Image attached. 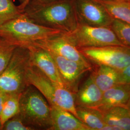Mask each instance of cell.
Segmentation results:
<instances>
[{
    "label": "cell",
    "mask_w": 130,
    "mask_h": 130,
    "mask_svg": "<svg viewBox=\"0 0 130 130\" xmlns=\"http://www.w3.org/2000/svg\"><path fill=\"white\" fill-rule=\"evenodd\" d=\"M56 1H58V0H30L28 3V4H29L31 5H39V4L50 3V2Z\"/></svg>",
    "instance_id": "484cf974"
},
{
    "label": "cell",
    "mask_w": 130,
    "mask_h": 130,
    "mask_svg": "<svg viewBox=\"0 0 130 130\" xmlns=\"http://www.w3.org/2000/svg\"><path fill=\"white\" fill-rule=\"evenodd\" d=\"M107 10L113 19L130 24V1L96 0Z\"/></svg>",
    "instance_id": "2e32d148"
},
{
    "label": "cell",
    "mask_w": 130,
    "mask_h": 130,
    "mask_svg": "<svg viewBox=\"0 0 130 130\" xmlns=\"http://www.w3.org/2000/svg\"><path fill=\"white\" fill-rule=\"evenodd\" d=\"M29 1L30 0H26L24 3L19 5V7L20 8V9H21L22 11L23 12V10L24 9V8H25V7L26 6V5L28 4V3L29 2Z\"/></svg>",
    "instance_id": "83f0119b"
},
{
    "label": "cell",
    "mask_w": 130,
    "mask_h": 130,
    "mask_svg": "<svg viewBox=\"0 0 130 130\" xmlns=\"http://www.w3.org/2000/svg\"><path fill=\"white\" fill-rule=\"evenodd\" d=\"M66 34L78 49L110 45L125 46L109 27H94L79 24L74 31Z\"/></svg>",
    "instance_id": "8992f818"
},
{
    "label": "cell",
    "mask_w": 130,
    "mask_h": 130,
    "mask_svg": "<svg viewBox=\"0 0 130 130\" xmlns=\"http://www.w3.org/2000/svg\"><path fill=\"white\" fill-rule=\"evenodd\" d=\"M101 112L106 124L130 130V112L125 106L112 107Z\"/></svg>",
    "instance_id": "9a60e30c"
},
{
    "label": "cell",
    "mask_w": 130,
    "mask_h": 130,
    "mask_svg": "<svg viewBox=\"0 0 130 130\" xmlns=\"http://www.w3.org/2000/svg\"><path fill=\"white\" fill-rule=\"evenodd\" d=\"M29 66L28 48L17 47L7 67L0 75V91L7 94L22 93L28 86L26 73Z\"/></svg>",
    "instance_id": "5b68a950"
},
{
    "label": "cell",
    "mask_w": 130,
    "mask_h": 130,
    "mask_svg": "<svg viewBox=\"0 0 130 130\" xmlns=\"http://www.w3.org/2000/svg\"><path fill=\"white\" fill-rule=\"evenodd\" d=\"M21 93L8 94L0 115L2 127L5 122L19 113Z\"/></svg>",
    "instance_id": "d6986e66"
},
{
    "label": "cell",
    "mask_w": 130,
    "mask_h": 130,
    "mask_svg": "<svg viewBox=\"0 0 130 130\" xmlns=\"http://www.w3.org/2000/svg\"><path fill=\"white\" fill-rule=\"evenodd\" d=\"M8 94L0 91V115L2 111L4 104L7 98Z\"/></svg>",
    "instance_id": "d4e9b609"
},
{
    "label": "cell",
    "mask_w": 130,
    "mask_h": 130,
    "mask_svg": "<svg viewBox=\"0 0 130 130\" xmlns=\"http://www.w3.org/2000/svg\"><path fill=\"white\" fill-rule=\"evenodd\" d=\"M0 39H1V38H0Z\"/></svg>",
    "instance_id": "d6a6232c"
},
{
    "label": "cell",
    "mask_w": 130,
    "mask_h": 130,
    "mask_svg": "<svg viewBox=\"0 0 130 130\" xmlns=\"http://www.w3.org/2000/svg\"><path fill=\"white\" fill-rule=\"evenodd\" d=\"M92 76L95 83L104 92L118 84L119 70L106 65H99L97 71Z\"/></svg>",
    "instance_id": "e0dca14e"
},
{
    "label": "cell",
    "mask_w": 130,
    "mask_h": 130,
    "mask_svg": "<svg viewBox=\"0 0 130 130\" xmlns=\"http://www.w3.org/2000/svg\"><path fill=\"white\" fill-rule=\"evenodd\" d=\"M3 130H32L21 119L19 114L10 119L2 126Z\"/></svg>",
    "instance_id": "603a6c76"
},
{
    "label": "cell",
    "mask_w": 130,
    "mask_h": 130,
    "mask_svg": "<svg viewBox=\"0 0 130 130\" xmlns=\"http://www.w3.org/2000/svg\"><path fill=\"white\" fill-rule=\"evenodd\" d=\"M122 43L130 47V24L113 19L110 26Z\"/></svg>",
    "instance_id": "44dd1931"
},
{
    "label": "cell",
    "mask_w": 130,
    "mask_h": 130,
    "mask_svg": "<svg viewBox=\"0 0 130 130\" xmlns=\"http://www.w3.org/2000/svg\"><path fill=\"white\" fill-rule=\"evenodd\" d=\"M79 23L94 27H109L113 19L96 0H74Z\"/></svg>",
    "instance_id": "9c48e42d"
},
{
    "label": "cell",
    "mask_w": 130,
    "mask_h": 130,
    "mask_svg": "<svg viewBox=\"0 0 130 130\" xmlns=\"http://www.w3.org/2000/svg\"><path fill=\"white\" fill-rule=\"evenodd\" d=\"M130 98V84H117L103 92L102 98L96 108L101 111L116 106H125Z\"/></svg>",
    "instance_id": "5bb4252c"
},
{
    "label": "cell",
    "mask_w": 130,
    "mask_h": 130,
    "mask_svg": "<svg viewBox=\"0 0 130 130\" xmlns=\"http://www.w3.org/2000/svg\"><path fill=\"white\" fill-rule=\"evenodd\" d=\"M118 84H130V65L119 70Z\"/></svg>",
    "instance_id": "cb8c5ba5"
},
{
    "label": "cell",
    "mask_w": 130,
    "mask_h": 130,
    "mask_svg": "<svg viewBox=\"0 0 130 130\" xmlns=\"http://www.w3.org/2000/svg\"><path fill=\"white\" fill-rule=\"evenodd\" d=\"M23 12L12 0H0V26L18 17Z\"/></svg>",
    "instance_id": "ffe728a7"
},
{
    "label": "cell",
    "mask_w": 130,
    "mask_h": 130,
    "mask_svg": "<svg viewBox=\"0 0 130 130\" xmlns=\"http://www.w3.org/2000/svg\"><path fill=\"white\" fill-rule=\"evenodd\" d=\"M88 60L98 65H106L118 70L130 65V47L110 45L79 48Z\"/></svg>",
    "instance_id": "52a82bcc"
},
{
    "label": "cell",
    "mask_w": 130,
    "mask_h": 130,
    "mask_svg": "<svg viewBox=\"0 0 130 130\" xmlns=\"http://www.w3.org/2000/svg\"><path fill=\"white\" fill-rule=\"evenodd\" d=\"M50 107V130H91L70 112L57 107Z\"/></svg>",
    "instance_id": "7c38bea8"
},
{
    "label": "cell",
    "mask_w": 130,
    "mask_h": 130,
    "mask_svg": "<svg viewBox=\"0 0 130 130\" xmlns=\"http://www.w3.org/2000/svg\"><path fill=\"white\" fill-rule=\"evenodd\" d=\"M76 93L75 101L76 106L96 108L102 98L103 92L95 83L92 75Z\"/></svg>",
    "instance_id": "4fadbf2b"
},
{
    "label": "cell",
    "mask_w": 130,
    "mask_h": 130,
    "mask_svg": "<svg viewBox=\"0 0 130 130\" xmlns=\"http://www.w3.org/2000/svg\"><path fill=\"white\" fill-rule=\"evenodd\" d=\"M33 45L41 47L66 59L76 62L84 65L89 70L92 69V66L88 60L70 40L66 33H62L45 40L40 41Z\"/></svg>",
    "instance_id": "ba28073f"
},
{
    "label": "cell",
    "mask_w": 130,
    "mask_h": 130,
    "mask_svg": "<svg viewBox=\"0 0 130 130\" xmlns=\"http://www.w3.org/2000/svg\"><path fill=\"white\" fill-rule=\"evenodd\" d=\"M129 1H130V0H129Z\"/></svg>",
    "instance_id": "1f68e13d"
},
{
    "label": "cell",
    "mask_w": 130,
    "mask_h": 130,
    "mask_svg": "<svg viewBox=\"0 0 130 130\" xmlns=\"http://www.w3.org/2000/svg\"><path fill=\"white\" fill-rule=\"evenodd\" d=\"M27 47L29 52L30 66L37 68L52 82L65 86L50 52L36 45H30Z\"/></svg>",
    "instance_id": "8fae6325"
},
{
    "label": "cell",
    "mask_w": 130,
    "mask_h": 130,
    "mask_svg": "<svg viewBox=\"0 0 130 130\" xmlns=\"http://www.w3.org/2000/svg\"><path fill=\"white\" fill-rule=\"evenodd\" d=\"M62 33L34 22L24 12L0 26V38L18 46L27 47Z\"/></svg>",
    "instance_id": "7a4b0ae2"
},
{
    "label": "cell",
    "mask_w": 130,
    "mask_h": 130,
    "mask_svg": "<svg viewBox=\"0 0 130 130\" xmlns=\"http://www.w3.org/2000/svg\"><path fill=\"white\" fill-rule=\"evenodd\" d=\"M19 1L20 2V4H22V3H24L26 0H19Z\"/></svg>",
    "instance_id": "f546056e"
},
{
    "label": "cell",
    "mask_w": 130,
    "mask_h": 130,
    "mask_svg": "<svg viewBox=\"0 0 130 130\" xmlns=\"http://www.w3.org/2000/svg\"><path fill=\"white\" fill-rule=\"evenodd\" d=\"M50 53L55 61L64 86L74 94L78 91L79 80L86 72L90 70L76 62L66 59L53 53Z\"/></svg>",
    "instance_id": "30bf717a"
},
{
    "label": "cell",
    "mask_w": 130,
    "mask_h": 130,
    "mask_svg": "<svg viewBox=\"0 0 130 130\" xmlns=\"http://www.w3.org/2000/svg\"><path fill=\"white\" fill-rule=\"evenodd\" d=\"M101 130H122L121 128L116 126L109 125L105 124Z\"/></svg>",
    "instance_id": "4316f807"
},
{
    "label": "cell",
    "mask_w": 130,
    "mask_h": 130,
    "mask_svg": "<svg viewBox=\"0 0 130 130\" xmlns=\"http://www.w3.org/2000/svg\"><path fill=\"white\" fill-rule=\"evenodd\" d=\"M1 127H2V126H1V122H0V130H1Z\"/></svg>",
    "instance_id": "4dcf8cb0"
},
{
    "label": "cell",
    "mask_w": 130,
    "mask_h": 130,
    "mask_svg": "<svg viewBox=\"0 0 130 130\" xmlns=\"http://www.w3.org/2000/svg\"><path fill=\"white\" fill-rule=\"evenodd\" d=\"M17 45L0 39V75L5 70Z\"/></svg>",
    "instance_id": "7402d4cb"
},
{
    "label": "cell",
    "mask_w": 130,
    "mask_h": 130,
    "mask_svg": "<svg viewBox=\"0 0 130 130\" xmlns=\"http://www.w3.org/2000/svg\"><path fill=\"white\" fill-rule=\"evenodd\" d=\"M23 12L34 22L64 33L74 31L79 24L74 0H58L39 5L28 4Z\"/></svg>",
    "instance_id": "6da1fadb"
},
{
    "label": "cell",
    "mask_w": 130,
    "mask_h": 130,
    "mask_svg": "<svg viewBox=\"0 0 130 130\" xmlns=\"http://www.w3.org/2000/svg\"><path fill=\"white\" fill-rule=\"evenodd\" d=\"M26 82L32 85L45 98L50 106L70 112L77 118L74 93L65 86L49 79L37 68L29 66L26 73Z\"/></svg>",
    "instance_id": "3957f363"
},
{
    "label": "cell",
    "mask_w": 130,
    "mask_h": 130,
    "mask_svg": "<svg viewBox=\"0 0 130 130\" xmlns=\"http://www.w3.org/2000/svg\"><path fill=\"white\" fill-rule=\"evenodd\" d=\"M19 115L33 130H50L51 107L45 98L32 85L21 93Z\"/></svg>",
    "instance_id": "277c9868"
},
{
    "label": "cell",
    "mask_w": 130,
    "mask_h": 130,
    "mask_svg": "<svg viewBox=\"0 0 130 130\" xmlns=\"http://www.w3.org/2000/svg\"><path fill=\"white\" fill-rule=\"evenodd\" d=\"M77 118L91 130H101L106 124L102 112L98 109L76 106Z\"/></svg>",
    "instance_id": "ac0fdd59"
},
{
    "label": "cell",
    "mask_w": 130,
    "mask_h": 130,
    "mask_svg": "<svg viewBox=\"0 0 130 130\" xmlns=\"http://www.w3.org/2000/svg\"><path fill=\"white\" fill-rule=\"evenodd\" d=\"M125 107L128 108V109L129 110V111L130 112V98L128 101V102L127 103V104H126Z\"/></svg>",
    "instance_id": "f1b7e54d"
}]
</instances>
